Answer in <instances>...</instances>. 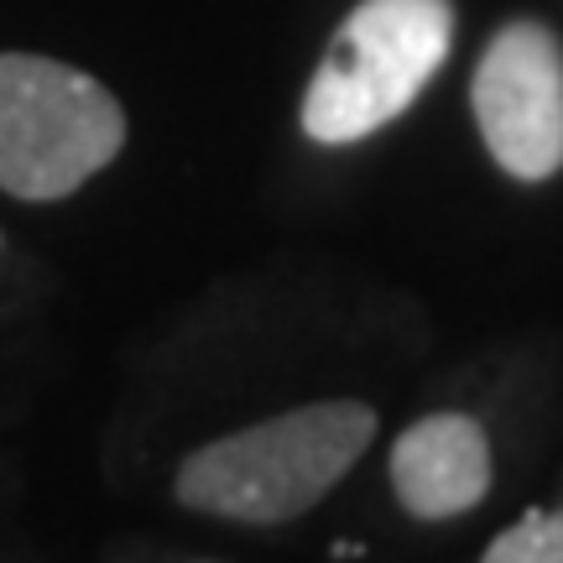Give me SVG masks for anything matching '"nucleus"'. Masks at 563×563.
<instances>
[{
	"label": "nucleus",
	"mask_w": 563,
	"mask_h": 563,
	"mask_svg": "<svg viewBox=\"0 0 563 563\" xmlns=\"http://www.w3.org/2000/svg\"><path fill=\"white\" fill-rule=\"evenodd\" d=\"M125 110L95 74L42 53H0V188L58 203L125 152Z\"/></svg>",
	"instance_id": "obj_3"
},
{
	"label": "nucleus",
	"mask_w": 563,
	"mask_h": 563,
	"mask_svg": "<svg viewBox=\"0 0 563 563\" xmlns=\"http://www.w3.org/2000/svg\"><path fill=\"white\" fill-rule=\"evenodd\" d=\"M470 104L501 173L543 183L563 167V47L543 21H506L490 37Z\"/></svg>",
	"instance_id": "obj_4"
},
{
	"label": "nucleus",
	"mask_w": 563,
	"mask_h": 563,
	"mask_svg": "<svg viewBox=\"0 0 563 563\" xmlns=\"http://www.w3.org/2000/svg\"><path fill=\"white\" fill-rule=\"evenodd\" d=\"M376 439L365 402H308L241 433L194 449L178 464V501L203 517L245 527L298 522L334 490Z\"/></svg>",
	"instance_id": "obj_1"
},
{
	"label": "nucleus",
	"mask_w": 563,
	"mask_h": 563,
	"mask_svg": "<svg viewBox=\"0 0 563 563\" xmlns=\"http://www.w3.org/2000/svg\"><path fill=\"white\" fill-rule=\"evenodd\" d=\"M454 47L449 0H361L302 95V131L319 146H350L407 115Z\"/></svg>",
	"instance_id": "obj_2"
},
{
	"label": "nucleus",
	"mask_w": 563,
	"mask_h": 563,
	"mask_svg": "<svg viewBox=\"0 0 563 563\" xmlns=\"http://www.w3.org/2000/svg\"><path fill=\"white\" fill-rule=\"evenodd\" d=\"M391 490L418 522H449L490 490V439L470 412H428L391 443Z\"/></svg>",
	"instance_id": "obj_5"
},
{
	"label": "nucleus",
	"mask_w": 563,
	"mask_h": 563,
	"mask_svg": "<svg viewBox=\"0 0 563 563\" xmlns=\"http://www.w3.org/2000/svg\"><path fill=\"white\" fill-rule=\"evenodd\" d=\"M0 262H5V235H0Z\"/></svg>",
	"instance_id": "obj_7"
},
{
	"label": "nucleus",
	"mask_w": 563,
	"mask_h": 563,
	"mask_svg": "<svg viewBox=\"0 0 563 563\" xmlns=\"http://www.w3.org/2000/svg\"><path fill=\"white\" fill-rule=\"evenodd\" d=\"M481 563H563V506L553 511H527L485 548Z\"/></svg>",
	"instance_id": "obj_6"
}]
</instances>
